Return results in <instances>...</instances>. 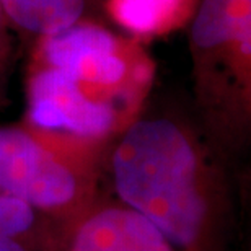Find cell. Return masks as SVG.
I'll return each mask as SVG.
<instances>
[{
    "mask_svg": "<svg viewBox=\"0 0 251 251\" xmlns=\"http://www.w3.org/2000/svg\"><path fill=\"white\" fill-rule=\"evenodd\" d=\"M155 72L142 41L85 18L31 43L23 119L111 147L150 101Z\"/></svg>",
    "mask_w": 251,
    "mask_h": 251,
    "instance_id": "7a4b0ae2",
    "label": "cell"
},
{
    "mask_svg": "<svg viewBox=\"0 0 251 251\" xmlns=\"http://www.w3.org/2000/svg\"><path fill=\"white\" fill-rule=\"evenodd\" d=\"M0 237L26 245L33 251H65L69 233L26 201L0 193Z\"/></svg>",
    "mask_w": 251,
    "mask_h": 251,
    "instance_id": "ba28073f",
    "label": "cell"
},
{
    "mask_svg": "<svg viewBox=\"0 0 251 251\" xmlns=\"http://www.w3.org/2000/svg\"><path fill=\"white\" fill-rule=\"evenodd\" d=\"M188 44L193 116L235 167L251 139V0H199Z\"/></svg>",
    "mask_w": 251,
    "mask_h": 251,
    "instance_id": "3957f363",
    "label": "cell"
},
{
    "mask_svg": "<svg viewBox=\"0 0 251 251\" xmlns=\"http://www.w3.org/2000/svg\"><path fill=\"white\" fill-rule=\"evenodd\" d=\"M5 100V82H0V106L3 104Z\"/></svg>",
    "mask_w": 251,
    "mask_h": 251,
    "instance_id": "8fae6325",
    "label": "cell"
},
{
    "mask_svg": "<svg viewBox=\"0 0 251 251\" xmlns=\"http://www.w3.org/2000/svg\"><path fill=\"white\" fill-rule=\"evenodd\" d=\"M0 5L12 31L33 43L93 18L95 0H0Z\"/></svg>",
    "mask_w": 251,
    "mask_h": 251,
    "instance_id": "52a82bcc",
    "label": "cell"
},
{
    "mask_svg": "<svg viewBox=\"0 0 251 251\" xmlns=\"http://www.w3.org/2000/svg\"><path fill=\"white\" fill-rule=\"evenodd\" d=\"M12 56H13L12 28H10L8 20L5 17L2 5H0V82L7 80V72L10 62H12Z\"/></svg>",
    "mask_w": 251,
    "mask_h": 251,
    "instance_id": "9c48e42d",
    "label": "cell"
},
{
    "mask_svg": "<svg viewBox=\"0 0 251 251\" xmlns=\"http://www.w3.org/2000/svg\"><path fill=\"white\" fill-rule=\"evenodd\" d=\"M199 0H106L104 8L119 28L139 41L188 26Z\"/></svg>",
    "mask_w": 251,
    "mask_h": 251,
    "instance_id": "8992f818",
    "label": "cell"
},
{
    "mask_svg": "<svg viewBox=\"0 0 251 251\" xmlns=\"http://www.w3.org/2000/svg\"><path fill=\"white\" fill-rule=\"evenodd\" d=\"M106 184L176 251H238L235 167L178 108L147 103L109 149Z\"/></svg>",
    "mask_w": 251,
    "mask_h": 251,
    "instance_id": "6da1fadb",
    "label": "cell"
},
{
    "mask_svg": "<svg viewBox=\"0 0 251 251\" xmlns=\"http://www.w3.org/2000/svg\"><path fill=\"white\" fill-rule=\"evenodd\" d=\"M65 251H176L134 209L109 191L78 220Z\"/></svg>",
    "mask_w": 251,
    "mask_h": 251,
    "instance_id": "5b68a950",
    "label": "cell"
},
{
    "mask_svg": "<svg viewBox=\"0 0 251 251\" xmlns=\"http://www.w3.org/2000/svg\"><path fill=\"white\" fill-rule=\"evenodd\" d=\"M111 147L28 121L0 126V193L26 201L69 233L108 193Z\"/></svg>",
    "mask_w": 251,
    "mask_h": 251,
    "instance_id": "277c9868",
    "label": "cell"
},
{
    "mask_svg": "<svg viewBox=\"0 0 251 251\" xmlns=\"http://www.w3.org/2000/svg\"><path fill=\"white\" fill-rule=\"evenodd\" d=\"M0 251H33V250L28 248L26 245L17 242V240L0 237Z\"/></svg>",
    "mask_w": 251,
    "mask_h": 251,
    "instance_id": "30bf717a",
    "label": "cell"
}]
</instances>
